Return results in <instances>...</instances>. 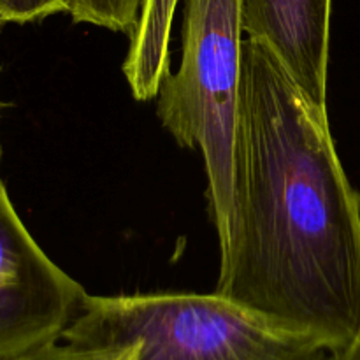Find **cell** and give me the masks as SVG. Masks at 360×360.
<instances>
[{
    "label": "cell",
    "instance_id": "7a4b0ae2",
    "mask_svg": "<svg viewBox=\"0 0 360 360\" xmlns=\"http://www.w3.org/2000/svg\"><path fill=\"white\" fill-rule=\"evenodd\" d=\"M62 340L136 343V360H336L218 294L86 295Z\"/></svg>",
    "mask_w": 360,
    "mask_h": 360
},
{
    "label": "cell",
    "instance_id": "52a82bcc",
    "mask_svg": "<svg viewBox=\"0 0 360 360\" xmlns=\"http://www.w3.org/2000/svg\"><path fill=\"white\" fill-rule=\"evenodd\" d=\"M144 0H69L74 23H88L112 32L132 34Z\"/></svg>",
    "mask_w": 360,
    "mask_h": 360
},
{
    "label": "cell",
    "instance_id": "8fae6325",
    "mask_svg": "<svg viewBox=\"0 0 360 360\" xmlns=\"http://www.w3.org/2000/svg\"><path fill=\"white\" fill-rule=\"evenodd\" d=\"M4 25H6V21H4V20H2V16H0V28H2Z\"/></svg>",
    "mask_w": 360,
    "mask_h": 360
},
{
    "label": "cell",
    "instance_id": "277c9868",
    "mask_svg": "<svg viewBox=\"0 0 360 360\" xmlns=\"http://www.w3.org/2000/svg\"><path fill=\"white\" fill-rule=\"evenodd\" d=\"M86 295L32 238L0 178V359L62 340Z\"/></svg>",
    "mask_w": 360,
    "mask_h": 360
},
{
    "label": "cell",
    "instance_id": "30bf717a",
    "mask_svg": "<svg viewBox=\"0 0 360 360\" xmlns=\"http://www.w3.org/2000/svg\"><path fill=\"white\" fill-rule=\"evenodd\" d=\"M336 360H360V329L355 340L341 354L336 355Z\"/></svg>",
    "mask_w": 360,
    "mask_h": 360
},
{
    "label": "cell",
    "instance_id": "5b68a950",
    "mask_svg": "<svg viewBox=\"0 0 360 360\" xmlns=\"http://www.w3.org/2000/svg\"><path fill=\"white\" fill-rule=\"evenodd\" d=\"M333 0H241L246 39L266 46L306 97L327 111Z\"/></svg>",
    "mask_w": 360,
    "mask_h": 360
},
{
    "label": "cell",
    "instance_id": "8992f818",
    "mask_svg": "<svg viewBox=\"0 0 360 360\" xmlns=\"http://www.w3.org/2000/svg\"><path fill=\"white\" fill-rule=\"evenodd\" d=\"M178 0H144L130 46L123 62V74L134 98L139 102L158 97L165 76L171 72L172 20Z\"/></svg>",
    "mask_w": 360,
    "mask_h": 360
},
{
    "label": "cell",
    "instance_id": "6da1fadb",
    "mask_svg": "<svg viewBox=\"0 0 360 360\" xmlns=\"http://www.w3.org/2000/svg\"><path fill=\"white\" fill-rule=\"evenodd\" d=\"M232 229L214 294L341 354L360 329V193L327 111L245 39Z\"/></svg>",
    "mask_w": 360,
    "mask_h": 360
},
{
    "label": "cell",
    "instance_id": "ba28073f",
    "mask_svg": "<svg viewBox=\"0 0 360 360\" xmlns=\"http://www.w3.org/2000/svg\"><path fill=\"white\" fill-rule=\"evenodd\" d=\"M137 345H84L60 340L18 357L0 360H136Z\"/></svg>",
    "mask_w": 360,
    "mask_h": 360
},
{
    "label": "cell",
    "instance_id": "3957f363",
    "mask_svg": "<svg viewBox=\"0 0 360 360\" xmlns=\"http://www.w3.org/2000/svg\"><path fill=\"white\" fill-rule=\"evenodd\" d=\"M241 0H185L181 63L158 91L157 116L176 143L200 151L207 200L225 248L232 229L234 132L243 70Z\"/></svg>",
    "mask_w": 360,
    "mask_h": 360
},
{
    "label": "cell",
    "instance_id": "7c38bea8",
    "mask_svg": "<svg viewBox=\"0 0 360 360\" xmlns=\"http://www.w3.org/2000/svg\"><path fill=\"white\" fill-rule=\"evenodd\" d=\"M0 151H2V150H0Z\"/></svg>",
    "mask_w": 360,
    "mask_h": 360
},
{
    "label": "cell",
    "instance_id": "9c48e42d",
    "mask_svg": "<svg viewBox=\"0 0 360 360\" xmlns=\"http://www.w3.org/2000/svg\"><path fill=\"white\" fill-rule=\"evenodd\" d=\"M69 11V0H0V16L6 23H30Z\"/></svg>",
    "mask_w": 360,
    "mask_h": 360
}]
</instances>
